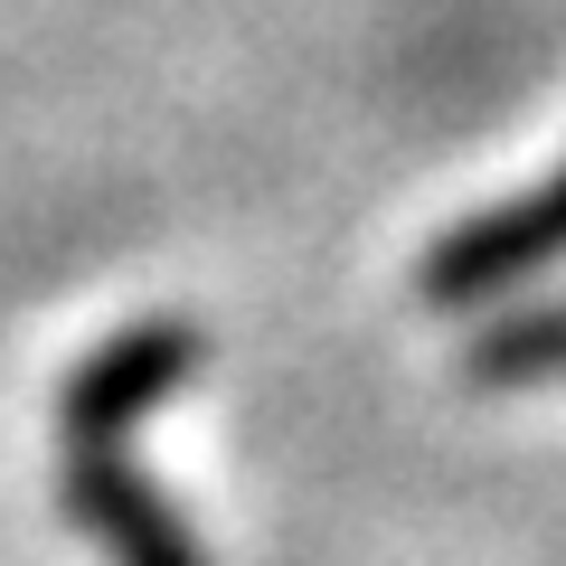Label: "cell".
<instances>
[{
	"mask_svg": "<svg viewBox=\"0 0 566 566\" xmlns=\"http://www.w3.org/2000/svg\"><path fill=\"white\" fill-rule=\"evenodd\" d=\"M57 510L104 566H208L189 520L133 472V434H57Z\"/></svg>",
	"mask_w": 566,
	"mask_h": 566,
	"instance_id": "7a4b0ae2",
	"label": "cell"
},
{
	"mask_svg": "<svg viewBox=\"0 0 566 566\" xmlns=\"http://www.w3.org/2000/svg\"><path fill=\"white\" fill-rule=\"evenodd\" d=\"M557 255H566V161L547 170L538 189H520V199L453 218L444 237L416 255V303L424 312H491L501 293H520V283L547 274Z\"/></svg>",
	"mask_w": 566,
	"mask_h": 566,
	"instance_id": "6da1fadb",
	"label": "cell"
},
{
	"mask_svg": "<svg viewBox=\"0 0 566 566\" xmlns=\"http://www.w3.org/2000/svg\"><path fill=\"white\" fill-rule=\"evenodd\" d=\"M208 368V331L180 312L123 322L114 340H95L57 387V434H133L151 406H170L189 378Z\"/></svg>",
	"mask_w": 566,
	"mask_h": 566,
	"instance_id": "3957f363",
	"label": "cell"
},
{
	"mask_svg": "<svg viewBox=\"0 0 566 566\" xmlns=\"http://www.w3.org/2000/svg\"><path fill=\"white\" fill-rule=\"evenodd\" d=\"M472 387H557L566 378V303H510L482 322V340L463 349Z\"/></svg>",
	"mask_w": 566,
	"mask_h": 566,
	"instance_id": "277c9868",
	"label": "cell"
}]
</instances>
